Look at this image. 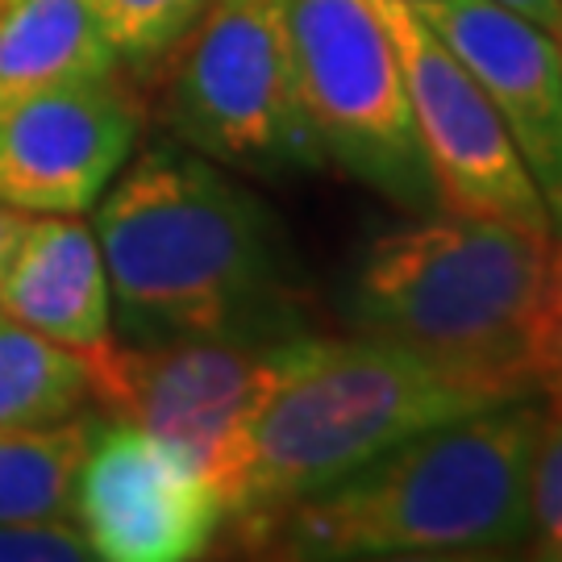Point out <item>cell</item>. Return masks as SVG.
Masks as SVG:
<instances>
[{
  "label": "cell",
  "mask_w": 562,
  "mask_h": 562,
  "mask_svg": "<svg viewBox=\"0 0 562 562\" xmlns=\"http://www.w3.org/2000/svg\"><path fill=\"white\" fill-rule=\"evenodd\" d=\"M121 63H155L176 50L209 0H83Z\"/></svg>",
  "instance_id": "2e32d148"
},
{
  "label": "cell",
  "mask_w": 562,
  "mask_h": 562,
  "mask_svg": "<svg viewBox=\"0 0 562 562\" xmlns=\"http://www.w3.org/2000/svg\"><path fill=\"white\" fill-rule=\"evenodd\" d=\"M101 417L0 425V521H46L76 508L80 467Z\"/></svg>",
  "instance_id": "5bb4252c"
},
{
  "label": "cell",
  "mask_w": 562,
  "mask_h": 562,
  "mask_svg": "<svg viewBox=\"0 0 562 562\" xmlns=\"http://www.w3.org/2000/svg\"><path fill=\"white\" fill-rule=\"evenodd\" d=\"M0 313L80 355L113 338V296L101 241L76 213H46L25 222L0 280Z\"/></svg>",
  "instance_id": "7c38bea8"
},
{
  "label": "cell",
  "mask_w": 562,
  "mask_h": 562,
  "mask_svg": "<svg viewBox=\"0 0 562 562\" xmlns=\"http://www.w3.org/2000/svg\"><path fill=\"white\" fill-rule=\"evenodd\" d=\"M76 517L104 562H188L217 542L225 501L180 446L101 417L80 467Z\"/></svg>",
  "instance_id": "9c48e42d"
},
{
  "label": "cell",
  "mask_w": 562,
  "mask_h": 562,
  "mask_svg": "<svg viewBox=\"0 0 562 562\" xmlns=\"http://www.w3.org/2000/svg\"><path fill=\"white\" fill-rule=\"evenodd\" d=\"M529 375L538 387L562 380V234L559 246L550 241V255H546L542 292H538L533 329H529Z\"/></svg>",
  "instance_id": "d6986e66"
},
{
  "label": "cell",
  "mask_w": 562,
  "mask_h": 562,
  "mask_svg": "<svg viewBox=\"0 0 562 562\" xmlns=\"http://www.w3.org/2000/svg\"><path fill=\"white\" fill-rule=\"evenodd\" d=\"M542 392L434 425L238 538L271 559H492L529 542Z\"/></svg>",
  "instance_id": "3957f363"
},
{
  "label": "cell",
  "mask_w": 562,
  "mask_h": 562,
  "mask_svg": "<svg viewBox=\"0 0 562 562\" xmlns=\"http://www.w3.org/2000/svg\"><path fill=\"white\" fill-rule=\"evenodd\" d=\"M529 542L533 554L562 562V380L546 383L529 454Z\"/></svg>",
  "instance_id": "e0dca14e"
},
{
  "label": "cell",
  "mask_w": 562,
  "mask_h": 562,
  "mask_svg": "<svg viewBox=\"0 0 562 562\" xmlns=\"http://www.w3.org/2000/svg\"><path fill=\"white\" fill-rule=\"evenodd\" d=\"M109 71H121V55L83 0L0 4V109L42 88Z\"/></svg>",
  "instance_id": "4fadbf2b"
},
{
  "label": "cell",
  "mask_w": 562,
  "mask_h": 562,
  "mask_svg": "<svg viewBox=\"0 0 562 562\" xmlns=\"http://www.w3.org/2000/svg\"><path fill=\"white\" fill-rule=\"evenodd\" d=\"M142 104L121 71L67 80L0 109V201L88 213L134 159Z\"/></svg>",
  "instance_id": "30bf717a"
},
{
  "label": "cell",
  "mask_w": 562,
  "mask_h": 562,
  "mask_svg": "<svg viewBox=\"0 0 562 562\" xmlns=\"http://www.w3.org/2000/svg\"><path fill=\"white\" fill-rule=\"evenodd\" d=\"M550 241L459 213L396 225L367 241L346 322L471 380L542 392L529 375V329Z\"/></svg>",
  "instance_id": "277c9868"
},
{
  "label": "cell",
  "mask_w": 562,
  "mask_h": 562,
  "mask_svg": "<svg viewBox=\"0 0 562 562\" xmlns=\"http://www.w3.org/2000/svg\"><path fill=\"white\" fill-rule=\"evenodd\" d=\"M0 4H4V0H0Z\"/></svg>",
  "instance_id": "cb8c5ba5"
},
{
  "label": "cell",
  "mask_w": 562,
  "mask_h": 562,
  "mask_svg": "<svg viewBox=\"0 0 562 562\" xmlns=\"http://www.w3.org/2000/svg\"><path fill=\"white\" fill-rule=\"evenodd\" d=\"M401 55L413 125L429 167L434 204L459 217H492L538 238H554V222L525 167L513 134L471 71L454 59L434 25L408 0H371Z\"/></svg>",
  "instance_id": "52a82bcc"
},
{
  "label": "cell",
  "mask_w": 562,
  "mask_h": 562,
  "mask_svg": "<svg viewBox=\"0 0 562 562\" xmlns=\"http://www.w3.org/2000/svg\"><path fill=\"white\" fill-rule=\"evenodd\" d=\"M434 34L483 88L542 192L554 238L562 234V50L542 25L492 0L417 4Z\"/></svg>",
  "instance_id": "8fae6325"
},
{
  "label": "cell",
  "mask_w": 562,
  "mask_h": 562,
  "mask_svg": "<svg viewBox=\"0 0 562 562\" xmlns=\"http://www.w3.org/2000/svg\"><path fill=\"white\" fill-rule=\"evenodd\" d=\"M492 4H501L508 13L542 25L550 38H562V0H492Z\"/></svg>",
  "instance_id": "ffe728a7"
},
{
  "label": "cell",
  "mask_w": 562,
  "mask_h": 562,
  "mask_svg": "<svg viewBox=\"0 0 562 562\" xmlns=\"http://www.w3.org/2000/svg\"><path fill=\"white\" fill-rule=\"evenodd\" d=\"M167 125L234 171L322 167L296 92L283 0H209L176 42Z\"/></svg>",
  "instance_id": "5b68a950"
},
{
  "label": "cell",
  "mask_w": 562,
  "mask_h": 562,
  "mask_svg": "<svg viewBox=\"0 0 562 562\" xmlns=\"http://www.w3.org/2000/svg\"><path fill=\"white\" fill-rule=\"evenodd\" d=\"M408 4H434V0H408Z\"/></svg>",
  "instance_id": "7402d4cb"
},
{
  "label": "cell",
  "mask_w": 562,
  "mask_h": 562,
  "mask_svg": "<svg viewBox=\"0 0 562 562\" xmlns=\"http://www.w3.org/2000/svg\"><path fill=\"white\" fill-rule=\"evenodd\" d=\"M308 130L359 183L408 213L434 204L396 42L371 0H283Z\"/></svg>",
  "instance_id": "8992f818"
},
{
  "label": "cell",
  "mask_w": 562,
  "mask_h": 562,
  "mask_svg": "<svg viewBox=\"0 0 562 562\" xmlns=\"http://www.w3.org/2000/svg\"><path fill=\"white\" fill-rule=\"evenodd\" d=\"M280 346L283 338H104L83 355L88 401L101 408L104 422L134 425L180 446L217 483L250 408L276 375Z\"/></svg>",
  "instance_id": "ba28073f"
},
{
  "label": "cell",
  "mask_w": 562,
  "mask_h": 562,
  "mask_svg": "<svg viewBox=\"0 0 562 562\" xmlns=\"http://www.w3.org/2000/svg\"><path fill=\"white\" fill-rule=\"evenodd\" d=\"M559 50H562V38H559Z\"/></svg>",
  "instance_id": "603a6c76"
},
{
  "label": "cell",
  "mask_w": 562,
  "mask_h": 562,
  "mask_svg": "<svg viewBox=\"0 0 562 562\" xmlns=\"http://www.w3.org/2000/svg\"><path fill=\"white\" fill-rule=\"evenodd\" d=\"M88 404V359L0 313V425H55Z\"/></svg>",
  "instance_id": "9a60e30c"
},
{
  "label": "cell",
  "mask_w": 562,
  "mask_h": 562,
  "mask_svg": "<svg viewBox=\"0 0 562 562\" xmlns=\"http://www.w3.org/2000/svg\"><path fill=\"white\" fill-rule=\"evenodd\" d=\"M92 542L83 525L63 517L46 521H0V562H88Z\"/></svg>",
  "instance_id": "ac0fdd59"
},
{
  "label": "cell",
  "mask_w": 562,
  "mask_h": 562,
  "mask_svg": "<svg viewBox=\"0 0 562 562\" xmlns=\"http://www.w3.org/2000/svg\"><path fill=\"white\" fill-rule=\"evenodd\" d=\"M533 396L459 375L380 338L292 334L217 471L225 525L250 529L322 496L434 425Z\"/></svg>",
  "instance_id": "7a4b0ae2"
},
{
  "label": "cell",
  "mask_w": 562,
  "mask_h": 562,
  "mask_svg": "<svg viewBox=\"0 0 562 562\" xmlns=\"http://www.w3.org/2000/svg\"><path fill=\"white\" fill-rule=\"evenodd\" d=\"M34 213H21L13 204L0 201V280H4V267L13 259V250H18L21 234H25V222H30Z\"/></svg>",
  "instance_id": "44dd1931"
},
{
  "label": "cell",
  "mask_w": 562,
  "mask_h": 562,
  "mask_svg": "<svg viewBox=\"0 0 562 562\" xmlns=\"http://www.w3.org/2000/svg\"><path fill=\"white\" fill-rule=\"evenodd\" d=\"M109 296L134 341L301 334L267 204L222 162L159 142L121 167L101 201Z\"/></svg>",
  "instance_id": "6da1fadb"
}]
</instances>
